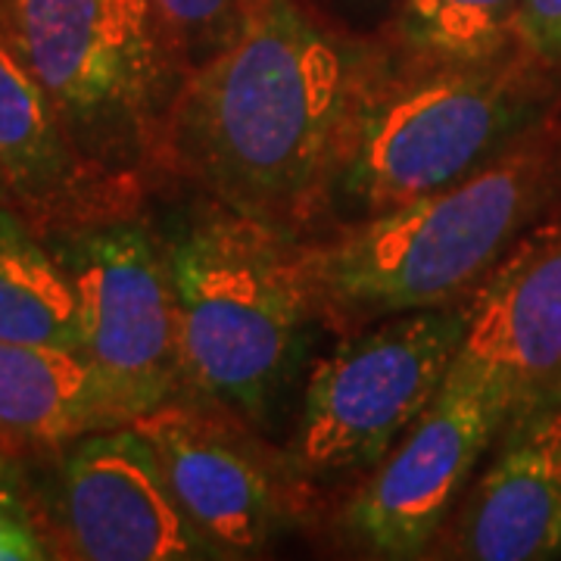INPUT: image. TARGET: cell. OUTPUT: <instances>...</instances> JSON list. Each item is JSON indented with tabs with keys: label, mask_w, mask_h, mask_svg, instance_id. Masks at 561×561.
I'll list each match as a JSON object with an SVG mask.
<instances>
[{
	"label": "cell",
	"mask_w": 561,
	"mask_h": 561,
	"mask_svg": "<svg viewBox=\"0 0 561 561\" xmlns=\"http://www.w3.org/2000/svg\"><path fill=\"white\" fill-rule=\"evenodd\" d=\"M359 81L297 0H256L238 38L184 72L165 150L221 206L294 238L334 194Z\"/></svg>",
	"instance_id": "6da1fadb"
},
{
	"label": "cell",
	"mask_w": 561,
	"mask_h": 561,
	"mask_svg": "<svg viewBox=\"0 0 561 561\" xmlns=\"http://www.w3.org/2000/svg\"><path fill=\"white\" fill-rule=\"evenodd\" d=\"M559 194L561 144L530 128L456 184L302 250L316 306L356 321L456 306Z\"/></svg>",
	"instance_id": "7a4b0ae2"
},
{
	"label": "cell",
	"mask_w": 561,
	"mask_h": 561,
	"mask_svg": "<svg viewBox=\"0 0 561 561\" xmlns=\"http://www.w3.org/2000/svg\"><path fill=\"white\" fill-rule=\"evenodd\" d=\"M165 262L184 378L241 415H265L316 306L302 247L221 206L184 225Z\"/></svg>",
	"instance_id": "3957f363"
},
{
	"label": "cell",
	"mask_w": 561,
	"mask_h": 561,
	"mask_svg": "<svg viewBox=\"0 0 561 561\" xmlns=\"http://www.w3.org/2000/svg\"><path fill=\"white\" fill-rule=\"evenodd\" d=\"M542 101L524 62L502 57L359 81L334 194L371 219L443 191L524 138Z\"/></svg>",
	"instance_id": "277c9868"
},
{
	"label": "cell",
	"mask_w": 561,
	"mask_h": 561,
	"mask_svg": "<svg viewBox=\"0 0 561 561\" xmlns=\"http://www.w3.org/2000/svg\"><path fill=\"white\" fill-rule=\"evenodd\" d=\"M10 35L94 153L125 160L157 140L184 69L150 0H10Z\"/></svg>",
	"instance_id": "5b68a950"
},
{
	"label": "cell",
	"mask_w": 561,
	"mask_h": 561,
	"mask_svg": "<svg viewBox=\"0 0 561 561\" xmlns=\"http://www.w3.org/2000/svg\"><path fill=\"white\" fill-rule=\"evenodd\" d=\"M465 334V306L400 312L316 362L300 453L319 471L365 468L437 400Z\"/></svg>",
	"instance_id": "8992f818"
},
{
	"label": "cell",
	"mask_w": 561,
	"mask_h": 561,
	"mask_svg": "<svg viewBox=\"0 0 561 561\" xmlns=\"http://www.w3.org/2000/svg\"><path fill=\"white\" fill-rule=\"evenodd\" d=\"M60 262L76 287L81 356L122 424L172 402L187 378L165 253L147 231L113 225L72 243Z\"/></svg>",
	"instance_id": "52a82bcc"
},
{
	"label": "cell",
	"mask_w": 561,
	"mask_h": 561,
	"mask_svg": "<svg viewBox=\"0 0 561 561\" xmlns=\"http://www.w3.org/2000/svg\"><path fill=\"white\" fill-rule=\"evenodd\" d=\"M505 419V402L486 383L449 371L437 400L356 493L350 530L390 559L419 556Z\"/></svg>",
	"instance_id": "ba28073f"
},
{
	"label": "cell",
	"mask_w": 561,
	"mask_h": 561,
	"mask_svg": "<svg viewBox=\"0 0 561 561\" xmlns=\"http://www.w3.org/2000/svg\"><path fill=\"white\" fill-rule=\"evenodd\" d=\"M486 383L522 415L561 383V219L534 225L465 306V334L449 368Z\"/></svg>",
	"instance_id": "9c48e42d"
},
{
	"label": "cell",
	"mask_w": 561,
	"mask_h": 561,
	"mask_svg": "<svg viewBox=\"0 0 561 561\" xmlns=\"http://www.w3.org/2000/svg\"><path fill=\"white\" fill-rule=\"evenodd\" d=\"M66 522L84 559L175 561L213 549L184 518L138 427H106L66 461Z\"/></svg>",
	"instance_id": "30bf717a"
},
{
	"label": "cell",
	"mask_w": 561,
	"mask_h": 561,
	"mask_svg": "<svg viewBox=\"0 0 561 561\" xmlns=\"http://www.w3.org/2000/svg\"><path fill=\"white\" fill-rule=\"evenodd\" d=\"M160 459L184 518L216 549L250 552L278 522V496L265 468L219 424L165 402L131 421Z\"/></svg>",
	"instance_id": "8fae6325"
},
{
	"label": "cell",
	"mask_w": 561,
	"mask_h": 561,
	"mask_svg": "<svg viewBox=\"0 0 561 561\" xmlns=\"http://www.w3.org/2000/svg\"><path fill=\"white\" fill-rule=\"evenodd\" d=\"M465 559L537 561L561 549V400L527 409L461 522Z\"/></svg>",
	"instance_id": "7c38bea8"
},
{
	"label": "cell",
	"mask_w": 561,
	"mask_h": 561,
	"mask_svg": "<svg viewBox=\"0 0 561 561\" xmlns=\"http://www.w3.org/2000/svg\"><path fill=\"white\" fill-rule=\"evenodd\" d=\"M119 424L98 371L79 350L0 337V427L66 440Z\"/></svg>",
	"instance_id": "4fadbf2b"
},
{
	"label": "cell",
	"mask_w": 561,
	"mask_h": 561,
	"mask_svg": "<svg viewBox=\"0 0 561 561\" xmlns=\"http://www.w3.org/2000/svg\"><path fill=\"white\" fill-rule=\"evenodd\" d=\"M0 169L22 197L47 206L69 203L81 187L72 135L10 28H0Z\"/></svg>",
	"instance_id": "5bb4252c"
},
{
	"label": "cell",
	"mask_w": 561,
	"mask_h": 561,
	"mask_svg": "<svg viewBox=\"0 0 561 561\" xmlns=\"http://www.w3.org/2000/svg\"><path fill=\"white\" fill-rule=\"evenodd\" d=\"M0 337L81 353L76 287L13 213L0 209Z\"/></svg>",
	"instance_id": "9a60e30c"
},
{
	"label": "cell",
	"mask_w": 561,
	"mask_h": 561,
	"mask_svg": "<svg viewBox=\"0 0 561 561\" xmlns=\"http://www.w3.org/2000/svg\"><path fill=\"white\" fill-rule=\"evenodd\" d=\"M522 0H402L400 38L415 62L500 60L518 44Z\"/></svg>",
	"instance_id": "2e32d148"
},
{
	"label": "cell",
	"mask_w": 561,
	"mask_h": 561,
	"mask_svg": "<svg viewBox=\"0 0 561 561\" xmlns=\"http://www.w3.org/2000/svg\"><path fill=\"white\" fill-rule=\"evenodd\" d=\"M184 72L238 38L256 0H150Z\"/></svg>",
	"instance_id": "e0dca14e"
},
{
	"label": "cell",
	"mask_w": 561,
	"mask_h": 561,
	"mask_svg": "<svg viewBox=\"0 0 561 561\" xmlns=\"http://www.w3.org/2000/svg\"><path fill=\"white\" fill-rule=\"evenodd\" d=\"M518 44L534 60L561 62V0H522Z\"/></svg>",
	"instance_id": "ac0fdd59"
},
{
	"label": "cell",
	"mask_w": 561,
	"mask_h": 561,
	"mask_svg": "<svg viewBox=\"0 0 561 561\" xmlns=\"http://www.w3.org/2000/svg\"><path fill=\"white\" fill-rule=\"evenodd\" d=\"M44 559L38 537L7 500H0V561Z\"/></svg>",
	"instance_id": "d6986e66"
},
{
	"label": "cell",
	"mask_w": 561,
	"mask_h": 561,
	"mask_svg": "<svg viewBox=\"0 0 561 561\" xmlns=\"http://www.w3.org/2000/svg\"><path fill=\"white\" fill-rule=\"evenodd\" d=\"M552 400H561V383L556 387V393H552Z\"/></svg>",
	"instance_id": "ffe728a7"
},
{
	"label": "cell",
	"mask_w": 561,
	"mask_h": 561,
	"mask_svg": "<svg viewBox=\"0 0 561 561\" xmlns=\"http://www.w3.org/2000/svg\"><path fill=\"white\" fill-rule=\"evenodd\" d=\"M3 184H7V179H3V169H0V187H3Z\"/></svg>",
	"instance_id": "44dd1931"
}]
</instances>
